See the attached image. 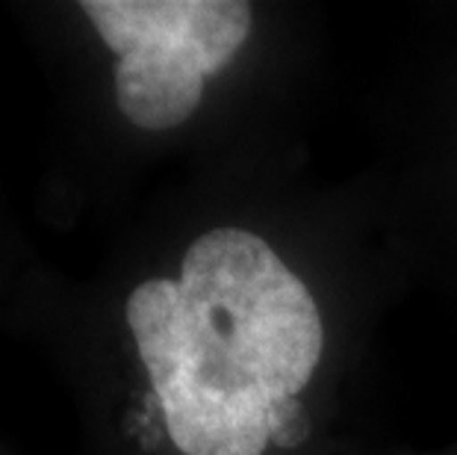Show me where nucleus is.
Segmentation results:
<instances>
[{
	"mask_svg": "<svg viewBox=\"0 0 457 455\" xmlns=\"http://www.w3.org/2000/svg\"><path fill=\"white\" fill-rule=\"evenodd\" d=\"M124 314L183 455H262L295 441L325 328L313 293L262 237L207 231L180 278L142 281Z\"/></svg>",
	"mask_w": 457,
	"mask_h": 455,
	"instance_id": "nucleus-1",
	"label": "nucleus"
},
{
	"mask_svg": "<svg viewBox=\"0 0 457 455\" xmlns=\"http://www.w3.org/2000/svg\"><path fill=\"white\" fill-rule=\"evenodd\" d=\"M115 65V101L142 131L178 128L198 110L204 80L239 54L251 33L242 0H83Z\"/></svg>",
	"mask_w": 457,
	"mask_h": 455,
	"instance_id": "nucleus-2",
	"label": "nucleus"
}]
</instances>
